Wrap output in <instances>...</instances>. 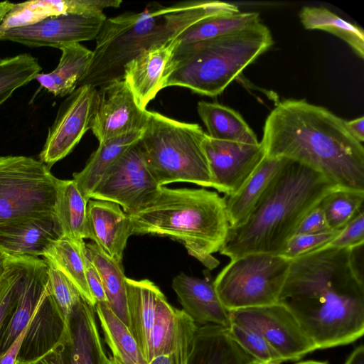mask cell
<instances>
[{
  "mask_svg": "<svg viewBox=\"0 0 364 364\" xmlns=\"http://www.w3.org/2000/svg\"><path fill=\"white\" fill-rule=\"evenodd\" d=\"M353 248L326 246L291 260L278 302L316 349L355 342L364 333V282Z\"/></svg>",
  "mask_w": 364,
  "mask_h": 364,
  "instance_id": "6da1fadb",
  "label": "cell"
},
{
  "mask_svg": "<svg viewBox=\"0 0 364 364\" xmlns=\"http://www.w3.org/2000/svg\"><path fill=\"white\" fill-rule=\"evenodd\" d=\"M268 157L284 158L322 174L340 188L364 191V148L346 120L304 100L279 102L261 141Z\"/></svg>",
  "mask_w": 364,
  "mask_h": 364,
  "instance_id": "7a4b0ae2",
  "label": "cell"
},
{
  "mask_svg": "<svg viewBox=\"0 0 364 364\" xmlns=\"http://www.w3.org/2000/svg\"><path fill=\"white\" fill-rule=\"evenodd\" d=\"M237 12V6L230 3L193 1L170 6L155 4L141 12L107 18L95 38L90 66L77 87H101L123 79L125 65L142 51L176 38L201 19Z\"/></svg>",
  "mask_w": 364,
  "mask_h": 364,
  "instance_id": "3957f363",
  "label": "cell"
},
{
  "mask_svg": "<svg viewBox=\"0 0 364 364\" xmlns=\"http://www.w3.org/2000/svg\"><path fill=\"white\" fill-rule=\"evenodd\" d=\"M337 188L318 172L289 160L247 220L230 228L220 253L230 259L253 253L281 255L304 218Z\"/></svg>",
  "mask_w": 364,
  "mask_h": 364,
  "instance_id": "277c9868",
  "label": "cell"
},
{
  "mask_svg": "<svg viewBox=\"0 0 364 364\" xmlns=\"http://www.w3.org/2000/svg\"><path fill=\"white\" fill-rule=\"evenodd\" d=\"M132 235L168 237L208 269L219 261V252L230 228L225 197L205 188L161 186L149 205L129 215Z\"/></svg>",
  "mask_w": 364,
  "mask_h": 364,
  "instance_id": "5b68a950",
  "label": "cell"
},
{
  "mask_svg": "<svg viewBox=\"0 0 364 364\" xmlns=\"http://www.w3.org/2000/svg\"><path fill=\"white\" fill-rule=\"evenodd\" d=\"M260 21L223 36L176 46L167 67L163 89L176 86L216 97L273 44Z\"/></svg>",
  "mask_w": 364,
  "mask_h": 364,
  "instance_id": "8992f818",
  "label": "cell"
},
{
  "mask_svg": "<svg viewBox=\"0 0 364 364\" xmlns=\"http://www.w3.org/2000/svg\"><path fill=\"white\" fill-rule=\"evenodd\" d=\"M205 135L198 124L180 122L147 110L146 124L138 144L159 186L188 182L213 187L203 146Z\"/></svg>",
  "mask_w": 364,
  "mask_h": 364,
  "instance_id": "52a82bcc",
  "label": "cell"
},
{
  "mask_svg": "<svg viewBox=\"0 0 364 364\" xmlns=\"http://www.w3.org/2000/svg\"><path fill=\"white\" fill-rule=\"evenodd\" d=\"M290 264L282 255L249 254L230 259L213 283L229 311L268 306L278 302Z\"/></svg>",
  "mask_w": 364,
  "mask_h": 364,
  "instance_id": "ba28073f",
  "label": "cell"
},
{
  "mask_svg": "<svg viewBox=\"0 0 364 364\" xmlns=\"http://www.w3.org/2000/svg\"><path fill=\"white\" fill-rule=\"evenodd\" d=\"M58 179L40 160L0 156V225L55 214Z\"/></svg>",
  "mask_w": 364,
  "mask_h": 364,
  "instance_id": "9c48e42d",
  "label": "cell"
},
{
  "mask_svg": "<svg viewBox=\"0 0 364 364\" xmlns=\"http://www.w3.org/2000/svg\"><path fill=\"white\" fill-rule=\"evenodd\" d=\"M161 187L149 171L136 143L105 173L90 199L117 203L129 215L154 200Z\"/></svg>",
  "mask_w": 364,
  "mask_h": 364,
  "instance_id": "30bf717a",
  "label": "cell"
},
{
  "mask_svg": "<svg viewBox=\"0 0 364 364\" xmlns=\"http://www.w3.org/2000/svg\"><path fill=\"white\" fill-rule=\"evenodd\" d=\"M230 323L262 336L284 362L296 361L317 350L293 315L279 303L230 311Z\"/></svg>",
  "mask_w": 364,
  "mask_h": 364,
  "instance_id": "8fae6325",
  "label": "cell"
},
{
  "mask_svg": "<svg viewBox=\"0 0 364 364\" xmlns=\"http://www.w3.org/2000/svg\"><path fill=\"white\" fill-rule=\"evenodd\" d=\"M97 98V89L90 85L79 86L68 95L48 129L40 161L50 168L72 151L91 128Z\"/></svg>",
  "mask_w": 364,
  "mask_h": 364,
  "instance_id": "7c38bea8",
  "label": "cell"
},
{
  "mask_svg": "<svg viewBox=\"0 0 364 364\" xmlns=\"http://www.w3.org/2000/svg\"><path fill=\"white\" fill-rule=\"evenodd\" d=\"M105 14H66L47 18L35 24L0 31V41L28 47H61L95 39Z\"/></svg>",
  "mask_w": 364,
  "mask_h": 364,
  "instance_id": "4fadbf2b",
  "label": "cell"
},
{
  "mask_svg": "<svg viewBox=\"0 0 364 364\" xmlns=\"http://www.w3.org/2000/svg\"><path fill=\"white\" fill-rule=\"evenodd\" d=\"M203 146L208 161L212 188L225 196L237 192L266 156L262 142L247 144L221 141L209 137L206 133Z\"/></svg>",
  "mask_w": 364,
  "mask_h": 364,
  "instance_id": "5bb4252c",
  "label": "cell"
},
{
  "mask_svg": "<svg viewBox=\"0 0 364 364\" xmlns=\"http://www.w3.org/2000/svg\"><path fill=\"white\" fill-rule=\"evenodd\" d=\"M146 120L147 110L138 105L124 79L111 82L97 90L90 129L99 143L144 130Z\"/></svg>",
  "mask_w": 364,
  "mask_h": 364,
  "instance_id": "9a60e30c",
  "label": "cell"
},
{
  "mask_svg": "<svg viewBox=\"0 0 364 364\" xmlns=\"http://www.w3.org/2000/svg\"><path fill=\"white\" fill-rule=\"evenodd\" d=\"M63 237L55 214L22 218L0 225V250L10 257H43Z\"/></svg>",
  "mask_w": 364,
  "mask_h": 364,
  "instance_id": "2e32d148",
  "label": "cell"
},
{
  "mask_svg": "<svg viewBox=\"0 0 364 364\" xmlns=\"http://www.w3.org/2000/svg\"><path fill=\"white\" fill-rule=\"evenodd\" d=\"M48 286V266L44 259L24 257L18 301L0 336V355L27 327Z\"/></svg>",
  "mask_w": 364,
  "mask_h": 364,
  "instance_id": "e0dca14e",
  "label": "cell"
},
{
  "mask_svg": "<svg viewBox=\"0 0 364 364\" xmlns=\"http://www.w3.org/2000/svg\"><path fill=\"white\" fill-rule=\"evenodd\" d=\"M178 44L176 38L142 51L124 67L123 79L143 109L163 89L167 67Z\"/></svg>",
  "mask_w": 364,
  "mask_h": 364,
  "instance_id": "ac0fdd59",
  "label": "cell"
},
{
  "mask_svg": "<svg viewBox=\"0 0 364 364\" xmlns=\"http://www.w3.org/2000/svg\"><path fill=\"white\" fill-rule=\"evenodd\" d=\"M68 338V322L48 288L34 312L24 334L17 360H36Z\"/></svg>",
  "mask_w": 364,
  "mask_h": 364,
  "instance_id": "d6986e66",
  "label": "cell"
},
{
  "mask_svg": "<svg viewBox=\"0 0 364 364\" xmlns=\"http://www.w3.org/2000/svg\"><path fill=\"white\" fill-rule=\"evenodd\" d=\"M89 239L108 257L122 263L132 235L129 215L114 202L90 199L87 205Z\"/></svg>",
  "mask_w": 364,
  "mask_h": 364,
  "instance_id": "ffe728a7",
  "label": "cell"
},
{
  "mask_svg": "<svg viewBox=\"0 0 364 364\" xmlns=\"http://www.w3.org/2000/svg\"><path fill=\"white\" fill-rule=\"evenodd\" d=\"M172 288L182 310L196 324L230 326V311L221 303L213 282L181 273L173 278Z\"/></svg>",
  "mask_w": 364,
  "mask_h": 364,
  "instance_id": "44dd1931",
  "label": "cell"
},
{
  "mask_svg": "<svg viewBox=\"0 0 364 364\" xmlns=\"http://www.w3.org/2000/svg\"><path fill=\"white\" fill-rule=\"evenodd\" d=\"M95 306L82 301L68 318L67 364H109L96 321Z\"/></svg>",
  "mask_w": 364,
  "mask_h": 364,
  "instance_id": "7402d4cb",
  "label": "cell"
},
{
  "mask_svg": "<svg viewBox=\"0 0 364 364\" xmlns=\"http://www.w3.org/2000/svg\"><path fill=\"white\" fill-rule=\"evenodd\" d=\"M120 0H36L14 4L0 22V31L35 24L66 14H92L117 8Z\"/></svg>",
  "mask_w": 364,
  "mask_h": 364,
  "instance_id": "603a6c76",
  "label": "cell"
},
{
  "mask_svg": "<svg viewBox=\"0 0 364 364\" xmlns=\"http://www.w3.org/2000/svg\"><path fill=\"white\" fill-rule=\"evenodd\" d=\"M284 158L265 156L235 194L225 196L230 227L243 224L288 163Z\"/></svg>",
  "mask_w": 364,
  "mask_h": 364,
  "instance_id": "cb8c5ba5",
  "label": "cell"
},
{
  "mask_svg": "<svg viewBox=\"0 0 364 364\" xmlns=\"http://www.w3.org/2000/svg\"><path fill=\"white\" fill-rule=\"evenodd\" d=\"M188 364H260L230 336L228 328L198 326Z\"/></svg>",
  "mask_w": 364,
  "mask_h": 364,
  "instance_id": "d4e9b609",
  "label": "cell"
},
{
  "mask_svg": "<svg viewBox=\"0 0 364 364\" xmlns=\"http://www.w3.org/2000/svg\"><path fill=\"white\" fill-rule=\"evenodd\" d=\"M163 292L149 279L127 278L128 328L147 361L149 338L156 303Z\"/></svg>",
  "mask_w": 364,
  "mask_h": 364,
  "instance_id": "484cf974",
  "label": "cell"
},
{
  "mask_svg": "<svg viewBox=\"0 0 364 364\" xmlns=\"http://www.w3.org/2000/svg\"><path fill=\"white\" fill-rule=\"evenodd\" d=\"M60 50L62 54L57 67L50 73H39L34 78L55 97L71 94L86 74L92 59V50L80 43L66 45Z\"/></svg>",
  "mask_w": 364,
  "mask_h": 364,
  "instance_id": "4316f807",
  "label": "cell"
},
{
  "mask_svg": "<svg viewBox=\"0 0 364 364\" xmlns=\"http://www.w3.org/2000/svg\"><path fill=\"white\" fill-rule=\"evenodd\" d=\"M144 130L129 132L99 143V146L80 172L74 173L73 181L82 196H90L105 173L128 149L140 140Z\"/></svg>",
  "mask_w": 364,
  "mask_h": 364,
  "instance_id": "83f0119b",
  "label": "cell"
},
{
  "mask_svg": "<svg viewBox=\"0 0 364 364\" xmlns=\"http://www.w3.org/2000/svg\"><path fill=\"white\" fill-rule=\"evenodd\" d=\"M197 112L209 137L247 144L259 143L252 129L233 109L218 102L200 101L197 105Z\"/></svg>",
  "mask_w": 364,
  "mask_h": 364,
  "instance_id": "f1b7e54d",
  "label": "cell"
},
{
  "mask_svg": "<svg viewBox=\"0 0 364 364\" xmlns=\"http://www.w3.org/2000/svg\"><path fill=\"white\" fill-rule=\"evenodd\" d=\"M87 202L73 179H58L55 215L63 237L79 245L85 244L84 240L89 238Z\"/></svg>",
  "mask_w": 364,
  "mask_h": 364,
  "instance_id": "f546056e",
  "label": "cell"
},
{
  "mask_svg": "<svg viewBox=\"0 0 364 364\" xmlns=\"http://www.w3.org/2000/svg\"><path fill=\"white\" fill-rule=\"evenodd\" d=\"M85 252L100 274L107 304L128 326L127 277L122 263L106 255L95 243H85Z\"/></svg>",
  "mask_w": 364,
  "mask_h": 364,
  "instance_id": "4dcf8cb0",
  "label": "cell"
},
{
  "mask_svg": "<svg viewBox=\"0 0 364 364\" xmlns=\"http://www.w3.org/2000/svg\"><path fill=\"white\" fill-rule=\"evenodd\" d=\"M85 244L79 245L63 237L54 242L43 256L45 262L64 274L77 287L85 301L95 306L85 274Z\"/></svg>",
  "mask_w": 364,
  "mask_h": 364,
  "instance_id": "1f68e13d",
  "label": "cell"
},
{
  "mask_svg": "<svg viewBox=\"0 0 364 364\" xmlns=\"http://www.w3.org/2000/svg\"><path fill=\"white\" fill-rule=\"evenodd\" d=\"M95 310L112 356L122 364H146L147 361L128 326L113 313L107 303H97Z\"/></svg>",
  "mask_w": 364,
  "mask_h": 364,
  "instance_id": "d6a6232c",
  "label": "cell"
},
{
  "mask_svg": "<svg viewBox=\"0 0 364 364\" xmlns=\"http://www.w3.org/2000/svg\"><path fill=\"white\" fill-rule=\"evenodd\" d=\"M299 18L306 29L329 32L347 43L358 57L364 58V32L359 26L323 7L304 6Z\"/></svg>",
  "mask_w": 364,
  "mask_h": 364,
  "instance_id": "836d02e7",
  "label": "cell"
},
{
  "mask_svg": "<svg viewBox=\"0 0 364 364\" xmlns=\"http://www.w3.org/2000/svg\"><path fill=\"white\" fill-rule=\"evenodd\" d=\"M259 21V14L252 11L212 16L192 24L176 39L178 45L193 43L223 36Z\"/></svg>",
  "mask_w": 364,
  "mask_h": 364,
  "instance_id": "e575fe53",
  "label": "cell"
},
{
  "mask_svg": "<svg viewBox=\"0 0 364 364\" xmlns=\"http://www.w3.org/2000/svg\"><path fill=\"white\" fill-rule=\"evenodd\" d=\"M364 191L337 188L320 201L328 226L333 230H341L363 209Z\"/></svg>",
  "mask_w": 364,
  "mask_h": 364,
  "instance_id": "d590c367",
  "label": "cell"
},
{
  "mask_svg": "<svg viewBox=\"0 0 364 364\" xmlns=\"http://www.w3.org/2000/svg\"><path fill=\"white\" fill-rule=\"evenodd\" d=\"M41 70L38 59L29 53L0 59V105L16 90L34 80Z\"/></svg>",
  "mask_w": 364,
  "mask_h": 364,
  "instance_id": "8d00e7d4",
  "label": "cell"
},
{
  "mask_svg": "<svg viewBox=\"0 0 364 364\" xmlns=\"http://www.w3.org/2000/svg\"><path fill=\"white\" fill-rule=\"evenodd\" d=\"M176 310L177 309L168 302L162 293L156 303L153 326L149 334L147 362L157 355L170 354Z\"/></svg>",
  "mask_w": 364,
  "mask_h": 364,
  "instance_id": "74e56055",
  "label": "cell"
},
{
  "mask_svg": "<svg viewBox=\"0 0 364 364\" xmlns=\"http://www.w3.org/2000/svg\"><path fill=\"white\" fill-rule=\"evenodd\" d=\"M23 264L24 257H10L0 278V336L18 301Z\"/></svg>",
  "mask_w": 364,
  "mask_h": 364,
  "instance_id": "f35d334b",
  "label": "cell"
},
{
  "mask_svg": "<svg viewBox=\"0 0 364 364\" xmlns=\"http://www.w3.org/2000/svg\"><path fill=\"white\" fill-rule=\"evenodd\" d=\"M228 331L235 341L260 364H282L284 362L277 350L257 333L232 323L228 327Z\"/></svg>",
  "mask_w": 364,
  "mask_h": 364,
  "instance_id": "ab89813d",
  "label": "cell"
},
{
  "mask_svg": "<svg viewBox=\"0 0 364 364\" xmlns=\"http://www.w3.org/2000/svg\"><path fill=\"white\" fill-rule=\"evenodd\" d=\"M198 326L182 309H177L170 346L173 364H188Z\"/></svg>",
  "mask_w": 364,
  "mask_h": 364,
  "instance_id": "60d3db41",
  "label": "cell"
},
{
  "mask_svg": "<svg viewBox=\"0 0 364 364\" xmlns=\"http://www.w3.org/2000/svg\"><path fill=\"white\" fill-rule=\"evenodd\" d=\"M47 264L51 294L68 322L73 309L85 299L77 287L64 274L51 264Z\"/></svg>",
  "mask_w": 364,
  "mask_h": 364,
  "instance_id": "b9f144b4",
  "label": "cell"
},
{
  "mask_svg": "<svg viewBox=\"0 0 364 364\" xmlns=\"http://www.w3.org/2000/svg\"><path fill=\"white\" fill-rule=\"evenodd\" d=\"M341 230L294 235L287 242L281 255L291 260L322 249L328 246Z\"/></svg>",
  "mask_w": 364,
  "mask_h": 364,
  "instance_id": "7bdbcfd3",
  "label": "cell"
},
{
  "mask_svg": "<svg viewBox=\"0 0 364 364\" xmlns=\"http://www.w3.org/2000/svg\"><path fill=\"white\" fill-rule=\"evenodd\" d=\"M363 243L364 215L363 209H362L328 246L336 248H353Z\"/></svg>",
  "mask_w": 364,
  "mask_h": 364,
  "instance_id": "ee69618b",
  "label": "cell"
},
{
  "mask_svg": "<svg viewBox=\"0 0 364 364\" xmlns=\"http://www.w3.org/2000/svg\"><path fill=\"white\" fill-rule=\"evenodd\" d=\"M330 230H333L328 226L324 213L318 205L304 218L294 235L320 233Z\"/></svg>",
  "mask_w": 364,
  "mask_h": 364,
  "instance_id": "f6af8a7d",
  "label": "cell"
},
{
  "mask_svg": "<svg viewBox=\"0 0 364 364\" xmlns=\"http://www.w3.org/2000/svg\"><path fill=\"white\" fill-rule=\"evenodd\" d=\"M85 274L89 289L96 304L107 302V298L100 274L87 255L85 257Z\"/></svg>",
  "mask_w": 364,
  "mask_h": 364,
  "instance_id": "bcb514c9",
  "label": "cell"
},
{
  "mask_svg": "<svg viewBox=\"0 0 364 364\" xmlns=\"http://www.w3.org/2000/svg\"><path fill=\"white\" fill-rule=\"evenodd\" d=\"M65 343H60L41 357L31 361L20 362L16 364H67Z\"/></svg>",
  "mask_w": 364,
  "mask_h": 364,
  "instance_id": "7dc6e473",
  "label": "cell"
},
{
  "mask_svg": "<svg viewBox=\"0 0 364 364\" xmlns=\"http://www.w3.org/2000/svg\"><path fill=\"white\" fill-rule=\"evenodd\" d=\"M27 327L17 337L9 349L0 355V364H16L20 347Z\"/></svg>",
  "mask_w": 364,
  "mask_h": 364,
  "instance_id": "c3c4849f",
  "label": "cell"
},
{
  "mask_svg": "<svg viewBox=\"0 0 364 364\" xmlns=\"http://www.w3.org/2000/svg\"><path fill=\"white\" fill-rule=\"evenodd\" d=\"M346 126L352 136L360 143L364 141V117L346 121Z\"/></svg>",
  "mask_w": 364,
  "mask_h": 364,
  "instance_id": "681fc988",
  "label": "cell"
},
{
  "mask_svg": "<svg viewBox=\"0 0 364 364\" xmlns=\"http://www.w3.org/2000/svg\"><path fill=\"white\" fill-rule=\"evenodd\" d=\"M344 364H364L363 346L360 345L356 347L346 359Z\"/></svg>",
  "mask_w": 364,
  "mask_h": 364,
  "instance_id": "f907efd6",
  "label": "cell"
},
{
  "mask_svg": "<svg viewBox=\"0 0 364 364\" xmlns=\"http://www.w3.org/2000/svg\"><path fill=\"white\" fill-rule=\"evenodd\" d=\"M146 364H173V363L171 355L165 354L157 355L153 358Z\"/></svg>",
  "mask_w": 364,
  "mask_h": 364,
  "instance_id": "816d5d0a",
  "label": "cell"
},
{
  "mask_svg": "<svg viewBox=\"0 0 364 364\" xmlns=\"http://www.w3.org/2000/svg\"><path fill=\"white\" fill-rule=\"evenodd\" d=\"M10 256L0 250V278L5 272Z\"/></svg>",
  "mask_w": 364,
  "mask_h": 364,
  "instance_id": "f5cc1de1",
  "label": "cell"
},
{
  "mask_svg": "<svg viewBox=\"0 0 364 364\" xmlns=\"http://www.w3.org/2000/svg\"><path fill=\"white\" fill-rule=\"evenodd\" d=\"M296 364H328V363L327 361L306 360Z\"/></svg>",
  "mask_w": 364,
  "mask_h": 364,
  "instance_id": "db71d44e",
  "label": "cell"
},
{
  "mask_svg": "<svg viewBox=\"0 0 364 364\" xmlns=\"http://www.w3.org/2000/svg\"><path fill=\"white\" fill-rule=\"evenodd\" d=\"M12 6H13V3H11L9 1H1L0 2V11L5 9L11 8Z\"/></svg>",
  "mask_w": 364,
  "mask_h": 364,
  "instance_id": "11a10c76",
  "label": "cell"
},
{
  "mask_svg": "<svg viewBox=\"0 0 364 364\" xmlns=\"http://www.w3.org/2000/svg\"><path fill=\"white\" fill-rule=\"evenodd\" d=\"M109 364H122L115 357H109Z\"/></svg>",
  "mask_w": 364,
  "mask_h": 364,
  "instance_id": "9f6ffc18",
  "label": "cell"
},
{
  "mask_svg": "<svg viewBox=\"0 0 364 364\" xmlns=\"http://www.w3.org/2000/svg\"><path fill=\"white\" fill-rule=\"evenodd\" d=\"M11 8L5 9L0 11V22L2 20L3 17L4 16V15L11 9Z\"/></svg>",
  "mask_w": 364,
  "mask_h": 364,
  "instance_id": "6f0895ef",
  "label": "cell"
}]
</instances>
